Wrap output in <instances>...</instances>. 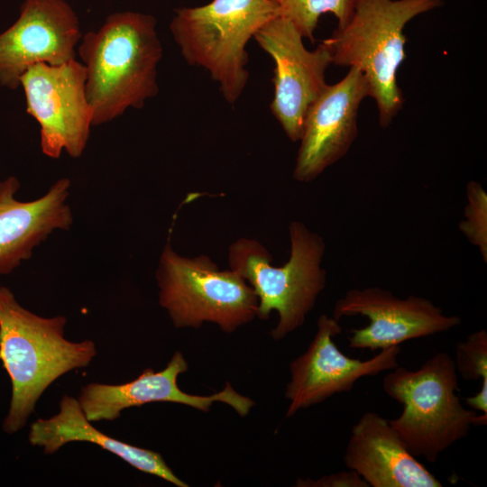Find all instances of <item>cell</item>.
I'll return each mask as SVG.
<instances>
[{"label":"cell","mask_w":487,"mask_h":487,"mask_svg":"<svg viewBox=\"0 0 487 487\" xmlns=\"http://www.w3.org/2000/svg\"><path fill=\"white\" fill-rule=\"evenodd\" d=\"M26 112L40 126L41 152L59 159L64 151L79 158L93 126L86 92V68L76 59L60 65L38 63L21 78Z\"/></svg>","instance_id":"8"},{"label":"cell","mask_w":487,"mask_h":487,"mask_svg":"<svg viewBox=\"0 0 487 487\" xmlns=\"http://www.w3.org/2000/svg\"><path fill=\"white\" fill-rule=\"evenodd\" d=\"M466 198L464 219L459 223V230L478 248L482 260L486 262L487 193L481 183L472 180L466 186Z\"/></svg>","instance_id":"19"},{"label":"cell","mask_w":487,"mask_h":487,"mask_svg":"<svg viewBox=\"0 0 487 487\" xmlns=\"http://www.w3.org/2000/svg\"><path fill=\"white\" fill-rule=\"evenodd\" d=\"M367 96L368 81L355 68H349L340 81L326 86L305 117L293 170L295 180L313 181L348 152L357 137L359 107Z\"/></svg>","instance_id":"13"},{"label":"cell","mask_w":487,"mask_h":487,"mask_svg":"<svg viewBox=\"0 0 487 487\" xmlns=\"http://www.w3.org/2000/svg\"><path fill=\"white\" fill-rule=\"evenodd\" d=\"M71 186L59 179L41 198H15L20 181L10 176L0 181V275L11 273L56 230H69L73 216L67 199Z\"/></svg>","instance_id":"15"},{"label":"cell","mask_w":487,"mask_h":487,"mask_svg":"<svg viewBox=\"0 0 487 487\" xmlns=\"http://www.w3.org/2000/svg\"><path fill=\"white\" fill-rule=\"evenodd\" d=\"M82 37L78 17L65 0H24L17 20L0 32V86L21 87L32 65L76 59Z\"/></svg>","instance_id":"11"},{"label":"cell","mask_w":487,"mask_h":487,"mask_svg":"<svg viewBox=\"0 0 487 487\" xmlns=\"http://www.w3.org/2000/svg\"><path fill=\"white\" fill-rule=\"evenodd\" d=\"M63 316L44 317L23 308L14 293L0 286V359L12 384L3 429L23 428L44 391L58 378L87 367L96 355L89 339L65 338Z\"/></svg>","instance_id":"2"},{"label":"cell","mask_w":487,"mask_h":487,"mask_svg":"<svg viewBox=\"0 0 487 487\" xmlns=\"http://www.w3.org/2000/svg\"><path fill=\"white\" fill-rule=\"evenodd\" d=\"M59 407L57 414L49 418H38L30 427V444L42 447L45 455H52L70 442H89L142 473L160 477L178 487L188 486L172 472L161 454L122 442L96 429L75 398L63 396Z\"/></svg>","instance_id":"17"},{"label":"cell","mask_w":487,"mask_h":487,"mask_svg":"<svg viewBox=\"0 0 487 487\" xmlns=\"http://www.w3.org/2000/svg\"><path fill=\"white\" fill-rule=\"evenodd\" d=\"M290 255L281 266L271 264L272 256L259 241L239 238L228 250L230 270L253 288L258 298L257 314L267 319L277 311L279 321L271 332L280 340L300 327L325 289L326 271L321 263L326 243L302 222L289 226Z\"/></svg>","instance_id":"6"},{"label":"cell","mask_w":487,"mask_h":487,"mask_svg":"<svg viewBox=\"0 0 487 487\" xmlns=\"http://www.w3.org/2000/svg\"><path fill=\"white\" fill-rule=\"evenodd\" d=\"M279 15L272 0H212L176 9L170 30L184 60L207 70L224 99L234 105L249 78L248 41Z\"/></svg>","instance_id":"5"},{"label":"cell","mask_w":487,"mask_h":487,"mask_svg":"<svg viewBox=\"0 0 487 487\" xmlns=\"http://www.w3.org/2000/svg\"><path fill=\"white\" fill-rule=\"evenodd\" d=\"M295 485L298 487H370L355 471L351 469L324 475L317 480L299 478Z\"/></svg>","instance_id":"21"},{"label":"cell","mask_w":487,"mask_h":487,"mask_svg":"<svg viewBox=\"0 0 487 487\" xmlns=\"http://www.w3.org/2000/svg\"><path fill=\"white\" fill-rule=\"evenodd\" d=\"M280 15L288 19L303 38L314 41V32L320 16L333 14L337 28L344 27L351 19L357 0H272Z\"/></svg>","instance_id":"18"},{"label":"cell","mask_w":487,"mask_h":487,"mask_svg":"<svg viewBox=\"0 0 487 487\" xmlns=\"http://www.w3.org/2000/svg\"><path fill=\"white\" fill-rule=\"evenodd\" d=\"M457 373L465 381L487 380V332L481 329L460 341L454 360Z\"/></svg>","instance_id":"20"},{"label":"cell","mask_w":487,"mask_h":487,"mask_svg":"<svg viewBox=\"0 0 487 487\" xmlns=\"http://www.w3.org/2000/svg\"><path fill=\"white\" fill-rule=\"evenodd\" d=\"M464 400L473 410L487 414V380H482V387L476 395L467 397Z\"/></svg>","instance_id":"22"},{"label":"cell","mask_w":487,"mask_h":487,"mask_svg":"<svg viewBox=\"0 0 487 487\" xmlns=\"http://www.w3.org/2000/svg\"><path fill=\"white\" fill-rule=\"evenodd\" d=\"M341 331L339 320L326 314L319 316L316 335L307 351L289 364L291 379L285 392L290 401L288 418L336 393L351 391L363 377L399 366L400 345L382 349L369 360L354 359L344 354L333 340Z\"/></svg>","instance_id":"12"},{"label":"cell","mask_w":487,"mask_h":487,"mask_svg":"<svg viewBox=\"0 0 487 487\" xmlns=\"http://www.w3.org/2000/svg\"><path fill=\"white\" fill-rule=\"evenodd\" d=\"M354 316L366 317L369 324L351 330L348 345L371 351L446 332L462 322L460 317L444 314L426 298L400 299L379 287L349 289L335 302L334 318Z\"/></svg>","instance_id":"10"},{"label":"cell","mask_w":487,"mask_h":487,"mask_svg":"<svg viewBox=\"0 0 487 487\" xmlns=\"http://www.w3.org/2000/svg\"><path fill=\"white\" fill-rule=\"evenodd\" d=\"M443 0H357L350 21L321 42L332 64L359 69L388 127L404 104L397 72L406 58L404 28L416 16L439 7Z\"/></svg>","instance_id":"3"},{"label":"cell","mask_w":487,"mask_h":487,"mask_svg":"<svg viewBox=\"0 0 487 487\" xmlns=\"http://www.w3.org/2000/svg\"><path fill=\"white\" fill-rule=\"evenodd\" d=\"M345 465L372 487H441L442 483L407 448L388 419L364 412L353 426Z\"/></svg>","instance_id":"16"},{"label":"cell","mask_w":487,"mask_h":487,"mask_svg":"<svg viewBox=\"0 0 487 487\" xmlns=\"http://www.w3.org/2000/svg\"><path fill=\"white\" fill-rule=\"evenodd\" d=\"M382 389L403 406L401 414L389 420L391 426L414 456L429 463L467 436L472 426L487 424V414L466 409L455 394L457 372L446 352L416 371L397 366L383 377Z\"/></svg>","instance_id":"4"},{"label":"cell","mask_w":487,"mask_h":487,"mask_svg":"<svg viewBox=\"0 0 487 487\" xmlns=\"http://www.w3.org/2000/svg\"><path fill=\"white\" fill-rule=\"evenodd\" d=\"M156 27L152 14L122 11L108 15L96 31L82 34L77 53L86 68L93 126L129 108L141 109L158 95L163 48Z\"/></svg>","instance_id":"1"},{"label":"cell","mask_w":487,"mask_h":487,"mask_svg":"<svg viewBox=\"0 0 487 487\" xmlns=\"http://www.w3.org/2000/svg\"><path fill=\"white\" fill-rule=\"evenodd\" d=\"M253 39L275 63L271 112L288 138L299 142L309 106L327 85L330 52L322 42L307 50L301 34L281 15L262 26Z\"/></svg>","instance_id":"9"},{"label":"cell","mask_w":487,"mask_h":487,"mask_svg":"<svg viewBox=\"0 0 487 487\" xmlns=\"http://www.w3.org/2000/svg\"><path fill=\"white\" fill-rule=\"evenodd\" d=\"M188 368L180 352H176L167 366L160 372L145 369L135 380L122 384L91 382L78 395L79 405L90 422L112 421L128 408L152 402H174L208 412L215 401L231 406L241 417L246 416L254 402L234 390L229 382L209 396L182 391L177 382L179 374Z\"/></svg>","instance_id":"14"},{"label":"cell","mask_w":487,"mask_h":487,"mask_svg":"<svg viewBox=\"0 0 487 487\" xmlns=\"http://www.w3.org/2000/svg\"><path fill=\"white\" fill-rule=\"evenodd\" d=\"M156 280L159 303L175 327L211 322L233 333L256 317L258 298L244 278L230 269L220 271L207 255L182 256L170 242L161 253Z\"/></svg>","instance_id":"7"}]
</instances>
